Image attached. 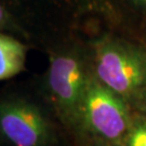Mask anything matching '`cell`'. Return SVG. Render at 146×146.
Wrapping results in <instances>:
<instances>
[{
	"label": "cell",
	"instance_id": "cell-6",
	"mask_svg": "<svg viewBox=\"0 0 146 146\" xmlns=\"http://www.w3.org/2000/svg\"><path fill=\"white\" fill-rule=\"evenodd\" d=\"M28 49L20 37L0 31V81L10 80L25 70Z\"/></svg>",
	"mask_w": 146,
	"mask_h": 146
},
{
	"label": "cell",
	"instance_id": "cell-9",
	"mask_svg": "<svg viewBox=\"0 0 146 146\" xmlns=\"http://www.w3.org/2000/svg\"><path fill=\"white\" fill-rule=\"evenodd\" d=\"M137 1H139L140 3H142L143 5H145L146 7V0H137Z\"/></svg>",
	"mask_w": 146,
	"mask_h": 146
},
{
	"label": "cell",
	"instance_id": "cell-1",
	"mask_svg": "<svg viewBox=\"0 0 146 146\" xmlns=\"http://www.w3.org/2000/svg\"><path fill=\"white\" fill-rule=\"evenodd\" d=\"M52 115L38 86L21 82L0 88V146H55Z\"/></svg>",
	"mask_w": 146,
	"mask_h": 146
},
{
	"label": "cell",
	"instance_id": "cell-7",
	"mask_svg": "<svg viewBox=\"0 0 146 146\" xmlns=\"http://www.w3.org/2000/svg\"><path fill=\"white\" fill-rule=\"evenodd\" d=\"M0 31L13 34L27 41L31 39L28 31L24 28L15 15L3 5L2 1H0Z\"/></svg>",
	"mask_w": 146,
	"mask_h": 146
},
{
	"label": "cell",
	"instance_id": "cell-3",
	"mask_svg": "<svg viewBox=\"0 0 146 146\" xmlns=\"http://www.w3.org/2000/svg\"><path fill=\"white\" fill-rule=\"evenodd\" d=\"M93 77L122 98L139 93L146 86V53L118 40L93 42L89 56Z\"/></svg>",
	"mask_w": 146,
	"mask_h": 146
},
{
	"label": "cell",
	"instance_id": "cell-5",
	"mask_svg": "<svg viewBox=\"0 0 146 146\" xmlns=\"http://www.w3.org/2000/svg\"><path fill=\"white\" fill-rule=\"evenodd\" d=\"M15 15L24 28L31 35L29 26L33 19L42 5H63L69 7L75 12H86L98 9L102 0H0Z\"/></svg>",
	"mask_w": 146,
	"mask_h": 146
},
{
	"label": "cell",
	"instance_id": "cell-2",
	"mask_svg": "<svg viewBox=\"0 0 146 146\" xmlns=\"http://www.w3.org/2000/svg\"><path fill=\"white\" fill-rule=\"evenodd\" d=\"M91 75L90 60L81 50L62 48L50 53L49 67L37 84L58 121L80 136L82 103Z\"/></svg>",
	"mask_w": 146,
	"mask_h": 146
},
{
	"label": "cell",
	"instance_id": "cell-10",
	"mask_svg": "<svg viewBox=\"0 0 146 146\" xmlns=\"http://www.w3.org/2000/svg\"><path fill=\"white\" fill-rule=\"evenodd\" d=\"M145 101H146V86H145Z\"/></svg>",
	"mask_w": 146,
	"mask_h": 146
},
{
	"label": "cell",
	"instance_id": "cell-4",
	"mask_svg": "<svg viewBox=\"0 0 146 146\" xmlns=\"http://www.w3.org/2000/svg\"><path fill=\"white\" fill-rule=\"evenodd\" d=\"M128 125L127 110L119 96L91 75L82 103L84 136L115 142L125 134Z\"/></svg>",
	"mask_w": 146,
	"mask_h": 146
},
{
	"label": "cell",
	"instance_id": "cell-8",
	"mask_svg": "<svg viewBox=\"0 0 146 146\" xmlns=\"http://www.w3.org/2000/svg\"><path fill=\"white\" fill-rule=\"evenodd\" d=\"M128 146H146V125H139L131 132Z\"/></svg>",
	"mask_w": 146,
	"mask_h": 146
}]
</instances>
